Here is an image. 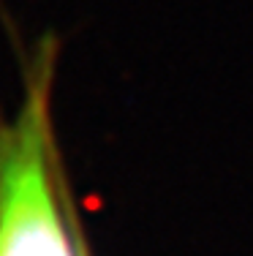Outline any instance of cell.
I'll return each mask as SVG.
<instances>
[{
    "mask_svg": "<svg viewBox=\"0 0 253 256\" xmlns=\"http://www.w3.org/2000/svg\"><path fill=\"white\" fill-rule=\"evenodd\" d=\"M52 74L44 44L16 112L0 123V256H90L60 166Z\"/></svg>",
    "mask_w": 253,
    "mask_h": 256,
    "instance_id": "cell-1",
    "label": "cell"
}]
</instances>
